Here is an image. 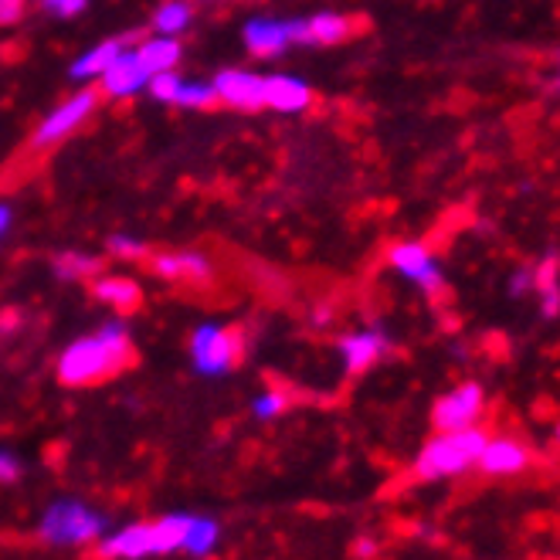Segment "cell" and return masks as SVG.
<instances>
[{
    "label": "cell",
    "instance_id": "6da1fadb",
    "mask_svg": "<svg viewBox=\"0 0 560 560\" xmlns=\"http://www.w3.org/2000/svg\"><path fill=\"white\" fill-rule=\"evenodd\" d=\"M133 360V343L122 323H106L95 337L75 340L58 360V377L69 387L95 384L103 377H113Z\"/></svg>",
    "mask_w": 560,
    "mask_h": 560
},
{
    "label": "cell",
    "instance_id": "7a4b0ae2",
    "mask_svg": "<svg viewBox=\"0 0 560 560\" xmlns=\"http://www.w3.org/2000/svg\"><path fill=\"white\" fill-rule=\"evenodd\" d=\"M489 435L482 428H463V432H439L428 442L418 458H415V479L421 482H439L448 476H463L469 472L479 455L486 448Z\"/></svg>",
    "mask_w": 560,
    "mask_h": 560
},
{
    "label": "cell",
    "instance_id": "3957f363",
    "mask_svg": "<svg viewBox=\"0 0 560 560\" xmlns=\"http://www.w3.org/2000/svg\"><path fill=\"white\" fill-rule=\"evenodd\" d=\"M103 534H106V516L95 513L82 500H55L38 520V537L51 547H85L95 544Z\"/></svg>",
    "mask_w": 560,
    "mask_h": 560
},
{
    "label": "cell",
    "instance_id": "277c9868",
    "mask_svg": "<svg viewBox=\"0 0 560 560\" xmlns=\"http://www.w3.org/2000/svg\"><path fill=\"white\" fill-rule=\"evenodd\" d=\"M190 353H194V368L201 374L208 377L228 374L242 357V334L221 326H197L190 337Z\"/></svg>",
    "mask_w": 560,
    "mask_h": 560
},
{
    "label": "cell",
    "instance_id": "5b68a950",
    "mask_svg": "<svg viewBox=\"0 0 560 560\" xmlns=\"http://www.w3.org/2000/svg\"><path fill=\"white\" fill-rule=\"evenodd\" d=\"M486 411V390L476 381H466L452 387L448 394L435 401L432 408V424L439 432H463V428H476V421Z\"/></svg>",
    "mask_w": 560,
    "mask_h": 560
},
{
    "label": "cell",
    "instance_id": "8992f818",
    "mask_svg": "<svg viewBox=\"0 0 560 560\" xmlns=\"http://www.w3.org/2000/svg\"><path fill=\"white\" fill-rule=\"evenodd\" d=\"M387 258H390V266L398 269L408 282H415L421 292L435 295V292L445 289V272L439 266V258L428 252L424 245H418V242H398V245L390 248Z\"/></svg>",
    "mask_w": 560,
    "mask_h": 560
},
{
    "label": "cell",
    "instance_id": "52a82bcc",
    "mask_svg": "<svg viewBox=\"0 0 560 560\" xmlns=\"http://www.w3.org/2000/svg\"><path fill=\"white\" fill-rule=\"evenodd\" d=\"M95 553L103 560H143V557L156 553L153 523H129V526H122V530H116L109 537H98Z\"/></svg>",
    "mask_w": 560,
    "mask_h": 560
},
{
    "label": "cell",
    "instance_id": "ba28073f",
    "mask_svg": "<svg viewBox=\"0 0 560 560\" xmlns=\"http://www.w3.org/2000/svg\"><path fill=\"white\" fill-rule=\"evenodd\" d=\"M95 92H79L75 98H69L61 109H55L42 126H38V133H35V147H55L58 140H65L69 133H75L79 122L95 109Z\"/></svg>",
    "mask_w": 560,
    "mask_h": 560
},
{
    "label": "cell",
    "instance_id": "9c48e42d",
    "mask_svg": "<svg viewBox=\"0 0 560 560\" xmlns=\"http://www.w3.org/2000/svg\"><path fill=\"white\" fill-rule=\"evenodd\" d=\"M390 350V340L384 329H360L340 340V357H343V371L347 374H364L374 368L377 360Z\"/></svg>",
    "mask_w": 560,
    "mask_h": 560
},
{
    "label": "cell",
    "instance_id": "30bf717a",
    "mask_svg": "<svg viewBox=\"0 0 560 560\" xmlns=\"http://www.w3.org/2000/svg\"><path fill=\"white\" fill-rule=\"evenodd\" d=\"M530 463H534V455L523 442H516V439H489L476 466L486 476H516Z\"/></svg>",
    "mask_w": 560,
    "mask_h": 560
},
{
    "label": "cell",
    "instance_id": "8fae6325",
    "mask_svg": "<svg viewBox=\"0 0 560 560\" xmlns=\"http://www.w3.org/2000/svg\"><path fill=\"white\" fill-rule=\"evenodd\" d=\"M214 92L228 106H238V109L266 106V79L252 72H221L214 79Z\"/></svg>",
    "mask_w": 560,
    "mask_h": 560
},
{
    "label": "cell",
    "instance_id": "7c38bea8",
    "mask_svg": "<svg viewBox=\"0 0 560 560\" xmlns=\"http://www.w3.org/2000/svg\"><path fill=\"white\" fill-rule=\"evenodd\" d=\"M147 79H150V72L143 69L140 55H137V51H122V55L109 65V69L103 72V89H106L109 95L122 98V95L140 92V89L147 85Z\"/></svg>",
    "mask_w": 560,
    "mask_h": 560
},
{
    "label": "cell",
    "instance_id": "4fadbf2b",
    "mask_svg": "<svg viewBox=\"0 0 560 560\" xmlns=\"http://www.w3.org/2000/svg\"><path fill=\"white\" fill-rule=\"evenodd\" d=\"M153 272L167 279H180V282H205L211 279V261L197 252H171V255L153 258Z\"/></svg>",
    "mask_w": 560,
    "mask_h": 560
},
{
    "label": "cell",
    "instance_id": "5bb4252c",
    "mask_svg": "<svg viewBox=\"0 0 560 560\" xmlns=\"http://www.w3.org/2000/svg\"><path fill=\"white\" fill-rule=\"evenodd\" d=\"M310 85L300 82V79H292V75H272L266 79V106L272 109H282V113H300L310 106Z\"/></svg>",
    "mask_w": 560,
    "mask_h": 560
},
{
    "label": "cell",
    "instance_id": "9a60e30c",
    "mask_svg": "<svg viewBox=\"0 0 560 560\" xmlns=\"http://www.w3.org/2000/svg\"><path fill=\"white\" fill-rule=\"evenodd\" d=\"M245 45L261 58L279 55L289 45V27H285V21H261L258 18L245 27Z\"/></svg>",
    "mask_w": 560,
    "mask_h": 560
},
{
    "label": "cell",
    "instance_id": "2e32d148",
    "mask_svg": "<svg viewBox=\"0 0 560 560\" xmlns=\"http://www.w3.org/2000/svg\"><path fill=\"white\" fill-rule=\"evenodd\" d=\"M126 45H129V38H109V42H103V45H95L85 58H79L75 65H72V79H92V75H103L109 65L126 51Z\"/></svg>",
    "mask_w": 560,
    "mask_h": 560
},
{
    "label": "cell",
    "instance_id": "e0dca14e",
    "mask_svg": "<svg viewBox=\"0 0 560 560\" xmlns=\"http://www.w3.org/2000/svg\"><path fill=\"white\" fill-rule=\"evenodd\" d=\"M353 35V21L343 14H316L306 21L310 45H340Z\"/></svg>",
    "mask_w": 560,
    "mask_h": 560
},
{
    "label": "cell",
    "instance_id": "ac0fdd59",
    "mask_svg": "<svg viewBox=\"0 0 560 560\" xmlns=\"http://www.w3.org/2000/svg\"><path fill=\"white\" fill-rule=\"evenodd\" d=\"M221 540V523L211 516H190L187 523V534H184V547L190 557H208Z\"/></svg>",
    "mask_w": 560,
    "mask_h": 560
},
{
    "label": "cell",
    "instance_id": "d6986e66",
    "mask_svg": "<svg viewBox=\"0 0 560 560\" xmlns=\"http://www.w3.org/2000/svg\"><path fill=\"white\" fill-rule=\"evenodd\" d=\"M95 295L103 303H109V306H116L119 313H133L137 306H140V300H143V292H140V285L137 282H129V279H98L95 282Z\"/></svg>",
    "mask_w": 560,
    "mask_h": 560
},
{
    "label": "cell",
    "instance_id": "ffe728a7",
    "mask_svg": "<svg viewBox=\"0 0 560 560\" xmlns=\"http://www.w3.org/2000/svg\"><path fill=\"white\" fill-rule=\"evenodd\" d=\"M190 513H167L153 523V547L156 553H177L184 547V534H187Z\"/></svg>",
    "mask_w": 560,
    "mask_h": 560
},
{
    "label": "cell",
    "instance_id": "44dd1931",
    "mask_svg": "<svg viewBox=\"0 0 560 560\" xmlns=\"http://www.w3.org/2000/svg\"><path fill=\"white\" fill-rule=\"evenodd\" d=\"M137 55L150 75H160V72H171L180 61V45L174 38H156V42H147Z\"/></svg>",
    "mask_w": 560,
    "mask_h": 560
},
{
    "label": "cell",
    "instance_id": "7402d4cb",
    "mask_svg": "<svg viewBox=\"0 0 560 560\" xmlns=\"http://www.w3.org/2000/svg\"><path fill=\"white\" fill-rule=\"evenodd\" d=\"M55 272L61 279H79V276H92L98 272V258L92 255H79V252H61L55 258Z\"/></svg>",
    "mask_w": 560,
    "mask_h": 560
},
{
    "label": "cell",
    "instance_id": "603a6c76",
    "mask_svg": "<svg viewBox=\"0 0 560 560\" xmlns=\"http://www.w3.org/2000/svg\"><path fill=\"white\" fill-rule=\"evenodd\" d=\"M177 106H187V109H208L218 103V92L214 85H180L177 95H174Z\"/></svg>",
    "mask_w": 560,
    "mask_h": 560
},
{
    "label": "cell",
    "instance_id": "cb8c5ba5",
    "mask_svg": "<svg viewBox=\"0 0 560 560\" xmlns=\"http://www.w3.org/2000/svg\"><path fill=\"white\" fill-rule=\"evenodd\" d=\"M187 21H190V8L184 4V0H174V4L160 8L153 24H156V31H163V35H174V31L187 27Z\"/></svg>",
    "mask_w": 560,
    "mask_h": 560
},
{
    "label": "cell",
    "instance_id": "d4e9b609",
    "mask_svg": "<svg viewBox=\"0 0 560 560\" xmlns=\"http://www.w3.org/2000/svg\"><path fill=\"white\" fill-rule=\"evenodd\" d=\"M285 401H289V398H285L282 390H261L258 398L252 401V415H255L258 421H272V418L282 415Z\"/></svg>",
    "mask_w": 560,
    "mask_h": 560
},
{
    "label": "cell",
    "instance_id": "484cf974",
    "mask_svg": "<svg viewBox=\"0 0 560 560\" xmlns=\"http://www.w3.org/2000/svg\"><path fill=\"white\" fill-rule=\"evenodd\" d=\"M537 292V269L534 266H523L510 276V295L513 300H523V295H534Z\"/></svg>",
    "mask_w": 560,
    "mask_h": 560
},
{
    "label": "cell",
    "instance_id": "4316f807",
    "mask_svg": "<svg viewBox=\"0 0 560 560\" xmlns=\"http://www.w3.org/2000/svg\"><path fill=\"white\" fill-rule=\"evenodd\" d=\"M537 295H540V313L547 319H553L560 313V279L550 282H537Z\"/></svg>",
    "mask_w": 560,
    "mask_h": 560
},
{
    "label": "cell",
    "instance_id": "83f0119b",
    "mask_svg": "<svg viewBox=\"0 0 560 560\" xmlns=\"http://www.w3.org/2000/svg\"><path fill=\"white\" fill-rule=\"evenodd\" d=\"M180 85H184V82H180L174 72H160V75L150 79V92H153L156 98H163V103H174V95H177Z\"/></svg>",
    "mask_w": 560,
    "mask_h": 560
},
{
    "label": "cell",
    "instance_id": "f1b7e54d",
    "mask_svg": "<svg viewBox=\"0 0 560 560\" xmlns=\"http://www.w3.org/2000/svg\"><path fill=\"white\" fill-rule=\"evenodd\" d=\"M21 472H24L21 458L14 452H8V448H0V482H14Z\"/></svg>",
    "mask_w": 560,
    "mask_h": 560
},
{
    "label": "cell",
    "instance_id": "f546056e",
    "mask_svg": "<svg viewBox=\"0 0 560 560\" xmlns=\"http://www.w3.org/2000/svg\"><path fill=\"white\" fill-rule=\"evenodd\" d=\"M45 8L58 18H75L85 8V0H45Z\"/></svg>",
    "mask_w": 560,
    "mask_h": 560
},
{
    "label": "cell",
    "instance_id": "4dcf8cb0",
    "mask_svg": "<svg viewBox=\"0 0 560 560\" xmlns=\"http://www.w3.org/2000/svg\"><path fill=\"white\" fill-rule=\"evenodd\" d=\"M109 248L116 252V255H122V258H137V255H143L147 248H143V242H137V238H113L109 242Z\"/></svg>",
    "mask_w": 560,
    "mask_h": 560
},
{
    "label": "cell",
    "instance_id": "1f68e13d",
    "mask_svg": "<svg viewBox=\"0 0 560 560\" xmlns=\"http://www.w3.org/2000/svg\"><path fill=\"white\" fill-rule=\"evenodd\" d=\"M24 14V0H0V24H14Z\"/></svg>",
    "mask_w": 560,
    "mask_h": 560
},
{
    "label": "cell",
    "instance_id": "d6a6232c",
    "mask_svg": "<svg viewBox=\"0 0 560 560\" xmlns=\"http://www.w3.org/2000/svg\"><path fill=\"white\" fill-rule=\"evenodd\" d=\"M353 553H357L360 560H368V557H374V553H377V544L364 537V540H357V544H353Z\"/></svg>",
    "mask_w": 560,
    "mask_h": 560
},
{
    "label": "cell",
    "instance_id": "836d02e7",
    "mask_svg": "<svg viewBox=\"0 0 560 560\" xmlns=\"http://www.w3.org/2000/svg\"><path fill=\"white\" fill-rule=\"evenodd\" d=\"M8 228H11V211H8V208H0V235H4Z\"/></svg>",
    "mask_w": 560,
    "mask_h": 560
},
{
    "label": "cell",
    "instance_id": "e575fe53",
    "mask_svg": "<svg viewBox=\"0 0 560 560\" xmlns=\"http://www.w3.org/2000/svg\"><path fill=\"white\" fill-rule=\"evenodd\" d=\"M553 92L560 95V72H557V79H553Z\"/></svg>",
    "mask_w": 560,
    "mask_h": 560
},
{
    "label": "cell",
    "instance_id": "d590c367",
    "mask_svg": "<svg viewBox=\"0 0 560 560\" xmlns=\"http://www.w3.org/2000/svg\"><path fill=\"white\" fill-rule=\"evenodd\" d=\"M553 439H557V442H560V424H557V428H553Z\"/></svg>",
    "mask_w": 560,
    "mask_h": 560
},
{
    "label": "cell",
    "instance_id": "8d00e7d4",
    "mask_svg": "<svg viewBox=\"0 0 560 560\" xmlns=\"http://www.w3.org/2000/svg\"><path fill=\"white\" fill-rule=\"evenodd\" d=\"M557 72H560V58H557Z\"/></svg>",
    "mask_w": 560,
    "mask_h": 560
}]
</instances>
